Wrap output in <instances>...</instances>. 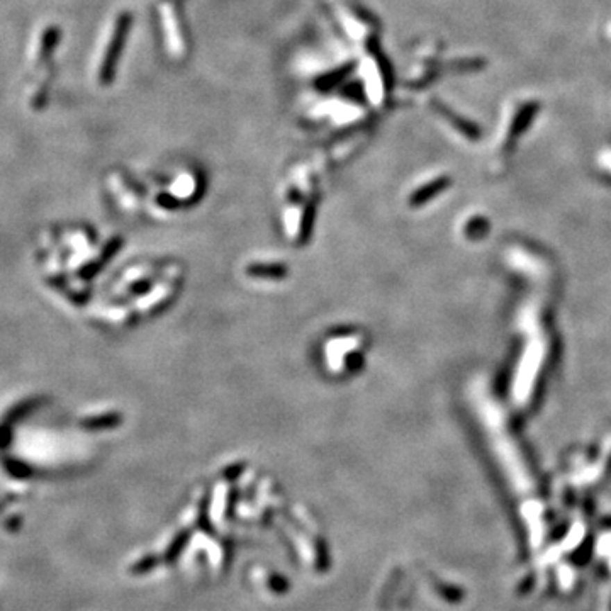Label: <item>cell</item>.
<instances>
[{
  "instance_id": "cell-4",
  "label": "cell",
  "mask_w": 611,
  "mask_h": 611,
  "mask_svg": "<svg viewBox=\"0 0 611 611\" xmlns=\"http://www.w3.org/2000/svg\"><path fill=\"white\" fill-rule=\"evenodd\" d=\"M484 67V61L483 60H476V58H469V60H458L453 63V70L457 72H476L480 70Z\"/></svg>"
},
{
  "instance_id": "cell-3",
  "label": "cell",
  "mask_w": 611,
  "mask_h": 611,
  "mask_svg": "<svg viewBox=\"0 0 611 611\" xmlns=\"http://www.w3.org/2000/svg\"><path fill=\"white\" fill-rule=\"evenodd\" d=\"M538 109H540V104H538V102H526L525 106L519 107L518 114L514 116L513 124H511V131H510L511 137H517L518 135H521V133L532 124L535 116L538 114Z\"/></svg>"
},
{
  "instance_id": "cell-2",
  "label": "cell",
  "mask_w": 611,
  "mask_h": 611,
  "mask_svg": "<svg viewBox=\"0 0 611 611\" xmlns=\"http://www.w3.org/2000/svg\"><path fill=\"white\" fill-rule=\"evenodd\" d=\"M431 106H433V109H437L438 112H440L442 116L450 122V124L455 126L458 131L465 133V135H467L469 137H476V140L480 136V129L477 128L474 122L464 119V117H460V116H457V114L452 112V110H450V107H446L445 104H443V102L433 101L431 102Z\"/></svg>"
},
{
  "instance_id": "cell-1",
  "label": "cell",
  "mask_w": 611,
  "mask_h": 611,
  "mask_svg": "<svg viewBox=\"0 0 611 611\" xmlns=\"http://www.w3.org/2000/svg\"><path fill=\"white\" fill-rule=\"evenodd\" d=\"M129 26H131V15H129L128 12H124L119 17V21L116 22V28H114L112 37H110V44L104 55V61H102L101 80L104 83L109 82L110 76H112L114 68H116L117 56H119L121 48L124 46L126 36H128Z\"/></svg>"
}]
</instances>
